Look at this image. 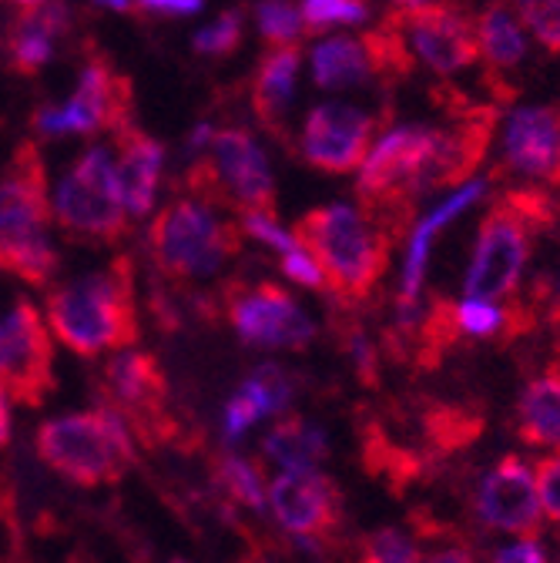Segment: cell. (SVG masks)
<instances>
[{
	"mask_svg": "<svg viewBox=\"0 0 560 563\" xmlns=\"http://www.w3.org/2000/svg\"><path fill=\"white\" fill-rule=\"evenodd\" d=\"M47 322L54 335L91 360L108 349L134 345L142 335L134 309V268L128 258H118L105 272L57 286L47 296Z\"/></svg>",
	"mask_w": 560,
	"mask_h": 563,
	"instance_id": "6da1fadb",
	"label": "cell"
},
{
	"mask_svg": "<svg viewBox=\"0 0 560 563\" xmlns=\"http://www.w3.org/2000/svg\"><path fill=\"white\" fill-rule=\"evenodd\" d=\"M296 242L322 272L326 289L342 302H363L389 268V239L366 211L349 205L312 208L296 225Z\"/></svg>",
	"mask_w": 560,
	"mask_h": 563,
	"instance_id": "7a4b0ae2",
	"label": "cell"
},
{
	"mask_svg": "<svg viewBox=\"0 0 560 563\" xmlns=\"http://www.w3.org/2000/svg\"><path fill=\"white\" fill-rule=\"evenodd\" d=\"M54 205L47 168L34 141H21L4 178H0V268L28 286H47L57 252L47 242Z\"/></svg>",
	"mask_w": 560,
	"mask_h": 563,
	"instance_id": "3957f363",
	"label": "cell"
},
{
	"mask_svg": "<svg viewBox=\"0 0 560 563\" xmlns=\"http://www.w3.org/2000/svg\"><path fill=\"white\" fill-rule=\"evenodd\" d=\"M37 456L78 486L118 483L134 463V443L114 409L72 412L41 422Z\"/></svg>",
	"mask_w": 560,
	"mask_h": 563,
	"instance_id": "277c9868",
	"label": "cell"
},
{
	"mask_svg": "<svg viewBox=\"0 0 560 563\" xmlns=\"http://www.w3.org/2000/svg\"><path fill=\"white\" fill-rule=\"evenodd\" d=\"M149 249L168 278L191 282L216 275L242 249V229L216 219L198 201H172L152 222Z\"/></svg>",
	"mask_w": 560,
	"mask_h": 563,
	"instance_id": "5b68a950",
	"label": "cell"
},
{
	"mask_svg": "<svg viewBox=\"0 0 560 563\" xmlns=\"http://www.w3.org/2000/svg\"><path fill=\"white\" fill-rule=\"evenodd\" d=\"M530 235H537L520 211L507 201V195L486 211L480 222V239L473 249V262L463 289L476 302H494L517 292L520 275L530 255Z\"/></svg>",
	"mask_w": 560,
	"mask_h": 563,
	"instance_id": "8992f818",
	"label": "cell"
},
{
	"mask_svg": "<svg viewBox=\"0 0 560 563\" xmlns=\"http://www.w3.org/2000/svg\"><path fill=\"white\" fill-rule=\"evenodd\" d=\"M0 389L21 406H41L54 393V342L28 299L0 319Z\"/></svg>",
	"mask_w": 560,
	"mask_h": 563,
	"instance_id": "52a82bcc",
	"label": "cell"
},
{
	"mask_svg": "<svg viewBox=\"0 0 560 563\" xmlns=\"http://www.w3.org/2000/svg\"><path fill=\"white\" fill-rule=\"evenodd\" d=\"M131 111V81L111 67L105 57H91L81 70L78 91L72 101L37 111V131L44 134H95V131H118L128 124Z\"/></svg>",
	"mask_w": 560,
	"mask_h": 563,
	"instance_id": "ba28073f",
	"label": "cell"
},
{
	"mask_svg": "<svg viewBox=\"0 0 560 563\" xmlns=\"http://www.w3.org/2000/svg\"><path fill=\"white\" fill-rule=\"evenodd\" d=\"M105 393L111 402L108 409L128 419L145 443H158L162 437H168V383L155 356H149V352H121L105 369Z\"/></svg>",
	"mask_w": 560,
	"mask_h": 563,
	"instance_id": "9c48e42d",
	"label": "cell"
},
{
	"mask_svg": "<svg viewBox=\"0 0 560 563\" xmlns=\"http://www.w3.org/2000/svg\"><path fill=\"white\" fill-rule=\"evenodd\" d=\"M229 322L245 345L303 349L316 335V325L299 309V302L272 282L229 296Z\"/></svg>",
	"mask_w": 560,
	"mask_h": 563,
	"instance_id": "30bf717a",
	"label": "cell"
},
{
	"mask_svg": "<svg viewBox=\"0 0 560 563\" xmlns=\"http://www.w3.org/2000/svg\"><path fill=\"white\" fill-rule=\"evenodd\" d=\"M376 118L353 104H319L303 128V155L312 168L345 175L366 162Z\"/></svg>",
	"mask_w": 560,
	"mask_h": 563,
	"instance_id": "8fae6325",
	"label": "cell"
},
{
	"mask_svg": "<svg viewBox=\"0 0 560 563\" xmlns=\"http://www.w3.org/2000/svg\"><path fill=\"white\" fill-rule=\"evenodd\" d=\"M212 152L226 205L242 208L245 216L275 219V181L255 137L242 128H226L212 137Z\"/></svg>",
	"mask_w": 560,
	"mask_h": 563,
	"instance_id": "7c38bea8",
	"label": "cell"
},
{
	"mask_svg": "<svg viewBox=\"0 0 560 563\" xmlns=\"http://www.w3.org/2000/svg\"><path fill=\"white\" fill-rule=\"evenodd\" d=\"M275 520L296 537H329L342 523V489L316 473H283L268 486Z\"/></svg>",
	"mask_w": 560,
	"mask_h": 563,
	"instance_id": "4fadbf2b",
	"label": "cell"
},
{
	"mask_svg": "<svg viewBox=\"0 0 560 563\" xmlns=\"http://www.w3.org/2000/svg\"><path fill=\"white\" fill-rule=\"evenodd\" d=\"M476 514L490 530H507L520 537L540 533V497L537 479L520 456H504L490 470L476 493Z\"/></svg>",
	"mask_w": 560,
	"mask_h": 563,
	"instance_id": "5bb4252c",
	"label": "cell"
},
{
	"mask_svg": "<svg viewBox=\"0 0 560 563\" xmlns=\"http://www.w3.org/2000/svg\"><path fill=\"white\" fill-rule=\"evenodd\" d=\"M504 158L517 175L560 185V114L553 108H517L504 128Z\"/></svg>",
	"mask_w": 560,
	"mask_h": 563,
	"instance_id": "9a60e30c",
	"label": "cell"
},
{
	"mask_svg": "<svg viewBox=\"0 0 560 563\" xmlns=\"http://www.w3.org/2000/svg\"><path fill=\"white\" fill-rule=\"evenodd\" d=\"M409 37L416 54L424 57L437 75H453L480 54L476 27L453 8H416L409 18Z\"/></svg>",
	"mask_w": 560,
	"mask_h": 563,
	"instance_id": "2e32d148",
	"label": "cell"
},
{
	"mask_svg": "<svg viewBox=\"0 0 560 563\" xmlns=\"http://www.w3.org/2000/svg\"><path fill=\"white\" fill-rule=\"evenodd\" d=\"M490 141V114L483 111H460V121L447 131H437V145L430 152L427 168L419 172L416 195L460 185L483 158Z\"/></svg>",
	"mask_w": 560,
	"mask_h": 563,
	"instance_id": "e0dca14e",
	"label": "cell"
},
{
	"mask_svg": "<svg viewBox=\"0 0 560 563\" xmlns=\"http://www.w3.org/2000/svg\"><path fill=\"white\" fill-rule=\"evenodd\" d=\"M54 216L64 232L95 239V242H118L128 232V211H124L121 198L98 191L75 175H67L57 185Z\"/></svg>",
	"mask_w": 560,
	"mask_h": 563,
	"instance_id": "ac0fdd59",
	"label": "cell"
},
{
	"mask_svg": "<svg viewBox=\"0 0 560 563\" xmlns=\"http://www.w3.org/2000/svg\"><path fill=\"white\" fill-rule=\"evenodd\" d=\"M483 191H486L483 181H470L466 188H460L457 195H450L443 205H437L430 216L416 225L413 242H409V255H406V268H403V286H399V325L406 332H413L416 322H419L416 299H419V289H424V275H427V262H430L433 239L460 216L463 208H470Z\"/></svg>",
	"mask_w": 560,
	"mask_h": 563,
	"instance_id": "d6986e66",
	"label": "cell"
},
{
	"mask_svg": "<svg viewBox=\"0 0 560 563\" xmlns=\"http://www.w3.org/2000/svg\"><path fill=\"white\" fill-rule=\"evenodd\" d=\"M162 145L142 128H118V188H121V205L128 216L142 219L155 208V188L162 175Z\"/></svg>",
	"mask_w": 560,
	"mask_h": 563,
	"instance_id": "ffe728a7",
	"label": "cell"
},
{
	"mask_svg": "<svg viewBox=\"0 0 560 563\" xmlns=\"http://www.w3.org/2000/svg\"><path fill=\"white\" fill-rule=\"evenodd\" d=\"M289 396H293V383H289V376L283 369H278V366H259L226 406V419H222L226 422V430H222L226 443L242 440V433L249 427H255L262 416H272V412L283 409L289 402Z\"/></svg>",
	"mask_w": 560,
	"mask_h": 563,
	"instance_id": "44dd1931",
	"label": "cell"
},
{
	"mask_svg": "<svg viewBox=\"0 0 560 563\" xmlns=\"http://www.w3.org/2000/svg\"><path fill=\"white\" fill-rule=\"evenodd\" d=\"M67 27V8L61 0H47L41 8L21 11V18L11 27V64L18 75H37L51 60V41Z\"/></svg>",
	"mask_w": 560,
	"mask_h": 563,
	"instance_id": "7402d4cb",
	"label": "cell"
},
{
	"mask_svg": "<svg viewBox=\"0 0 560 563\" xmlns=\"http://www.w3.org/2000/svg\"><path fill=\"white\" fill-rule=\"evenodd\" d=\"M517 433L527 446L560 450V369L527 383L517 402Z\"/></svg>",
	"mask_w": 560,
	"mask_h": 563,
	"instance_id": "603a6c76",
	"label": "cell"
},
{
	"mask_svg": "<svg viewBox=\"0 0 560 563\" xmlns=\"http://www.w3.org/2000/svg\"><path fill=\"white\" fill-rule=\"evenodd\" d=\"M296 75H299V47H275L262 64L252 85V101H255V114L268 124L278 128L283 124V114L293 101V88H296Z\"/></svg>",
	"mask_w": 560,
	"mask_h": 563,
	"instance_id": "cb8c5ba5",
	"label": "cell"
},
{
	"mask_svg": "<svg viewBox=\"0 0 560 563\" xmlns=\"http://www.w3.org/2000/svg\"><path fill=\"white\" fill-rule=\"evenodd\" d=\"M376 70L373 51L366 37H329L312 51V78L319 88H349V85H363Z\"/></svg>",
	"mask_w": 560,
	"mask_h": 563,
	"instance_id": "d4e9b609",
	"label": "cell"
},
{
	"mask_svg": "<svg viewBox=\"0 0 560 563\" xmlns=\"http://www.w3.org/2000/svg\"><path fill=\"white\" fill-rule=\"evenodd\" d=\"M265 456L278 466H286V473H306L312 470L329 443H326V433L319 427H312V422L306 419H283L278 427L265 437L262 443Z\"/></svg>",
	"mask_w": 560,
	"mask_h": 563,
	"instance_id": "484cf974",
	"label": "cell"
},
{
	"mask_svg": "<svg viewBox=\"0 0 560 563\" xmlns=\"http://www.w3.org/2000/svg\"><path fill=\"white\" fill-rule=\"evenodd\" d=\"M480 433H483V416L466 406L433 402L427 412V440L433 453H457L470 446Z\"/></svg>",
	"mask_w": 560,
	"mask_h": 563,
	"instance_id": "4316f807",
	"label": "cell"
},
{
	"mask_svg": "<svg viewBox=\"0 0 560 563\" xmlns=\"http://www.w3.org/2000/svg\"><path fill=\"white\" fill-rule=\"evenodd\" d=\"M476 37H480V51L486 54L490 64L497 67H514L524 60V51H527V41L517 27V21L510 18V11L504 8H494L486 11L476 24Z\"/></svg>",
	"mask_w": 560,
	"mask_h": 563,
	"instance_id": "83f0119b",
	"label": "cell"
},
{
	"mask_svg": "<svg viewBox=\"0 0 560 563\" xmlns=\"http://www.w3.org/2000/svg\"><path fill=\"white\" fill-rule=\"evenodd\" d=\"M219 483L229 489V497L249 510H265V483H262V470L249 460L239 456H226L219 463Z\"/></svg>",
	"mask_w": 560,
	"mask_h": 563,
	"instance_id": "f1b7e54d",
	"label": "cell"
},
{
	"mask_svg": "<svg viewBox=\"0 0 560 563\" xmlns=\"http://www.w3.org/2000/svg\"><path fill=\"white\" fill-rule=\"evenodd\" d=\"M370 18L366 0H303V21L309 31H326L336 21L363 24Z\"/></svg>",
	"mask_w": 560,
	"mask_h": 563,
	"instance_id": "f546056e",
	"label": "cell"
},
{
	"mask_svg": "<svg viewBox=\"0 0 560 563\" xmlns=\"http://www.w3.org/2000/svg\"><path fill=\"white\" fill-rule=\"evenodd\" d=\"M259 27L262 37L275 47H293L299 31H303V18L296 14V8L283 4V0H262L259 4Z\"/></svg>",
	"mask_w": 560,
	"mask_h": 563,
	"instance_id": "4dcf8cb0",
	"label": "cell"
},
{
	"mask_svg": "<svg viewBox=\"0 0 560 563\" xmlns=\"http://www.w3.org/2000/svg\"><path fill=\"white\" fill-rule=\"evenodd\" d=\"M356 563H419V553L406 533L386 527V530H373L363 540V553Z\"/></svg>",
	"mask_w": 560,
	"mask_h": 563,
	"instance_id": "1f68e13d",
	"label": "cell"
},
{
	"mask_svg": "<svg viewBox=\"0 0 560 563\" xmlns=\"http://www.w3.org/2000/svg\"><path fill=\"white\" fill-rule=\"evenodd\" d=\"M517 8L547 51H560V0H517Z\"/></svg>",
	"mask_w": 560,
	"mask_h": 563,
	"instance_id": "d6a6232c",
	"label": "cell"
},
{
	"mask_svg": "<svg viewBox=\"0 0 560 563\" xmlns=\"http://www.w3.org/2000/svg\"><path fill=\"white\" fill-rule=\"evenodd\" d=\"M242 41V14L226 11L208 31L195 34V51L201 54H232Z\"/></svg>",
	"mask_w": 560,
	"mask_h": 563,
	"instance_id": "836d02e7",
	"label": "cell"
},
{
	"mask_svg": "<svg viewBox=\"0 0 560 563\" xmlns=\"http://www.w3.org/2000/svg\"><path fill=\"white\" fill-rule=\"evenodd\" d=\"M457 325L463 335H473V339H483V335H494L504 329V312L494 306V302H476V299H466L457 306Z\"/></svg>",
	"mask_w": 560,
	"mask_h": 563,
	"instance_id": "e575fe53",
	"label": "cell"
},
{
	"mask_svg": "<svg viewBox=\"0 0 560 563\" xmlns=\"http://www.w3.org/2000/svg\"><path fill=\"white\" fill-rule=\"evenodd\" d=\"M537 497H540V510L560 523V453H550L537 463Z\"/></svg>",
	"mask_w": 560,
	"mask_h": 563,
	"instance_id": "d590c367",
	"label": "cell"
},
{
	"mask_svg": "<svg viewBox=\"0 0 560 563\" xmlns=\"http://www.w3.org/2000/svg\"><path fill=\"white\" fill-rule=\"evenodd\" d=\"M283 272L296 282V286H303V289L319 292V289L326 286L319 265H316V262H312V255H309V252H303V249H296V252H286V255H283Z\"/></svg>",
	"mask_w": 560,
	"mask_h": 563,
	"instance_id": "8d00e7d4",
	"label": "cell"
},
{
	"mask_svg": "<svg viewBox=\"0 0 560 563\" xmlns=\"http://www.w3.org/2000/svg\"><path fill=\"white\" fill-rule=\"evenodd\" d=\"M252 239H259V242H265V245H272V249H278V252H296L299 249V242H296V235H289V232H283L278 229V222L275 219H262V216H245V225H242Z\"/></svg>",
	"mask_w": 560,
	"mask_h": 563,
	"instance_id": "74e56055",
	"label": "cell"
},
{
	"mask_svg": "<svg viewBox=\"0 0 560 563\" xmlns=\"http://www.w3.org/2000/svg\"><path fill=\"white\" fill-rule=\"evenodd\" d=\"M494 563H547V556H543V550L534 540H524V543L497 550Z\"/></svg>",
	"mask_w": 560,
	"mask_h": 563,
	"instance_id": "f35d334b",
	"label": "cell"
},
{
	"mask_svg": "<svg viewBox=\"0 0 560 563\" xmlns=\"http://www.w3.org/2000/svg\"><path fill=\"white\" fill-rule=\"evenodd\" d=\"M142 11H162V14H195L201 0H134Z\"/></svg>",
	"mask_w": 560,
	"mask_h": 563,
	"instance_id": "ab89813d",
	"label": "cell"
},
{
	"mask_svg": "<svg viewBox=\"0 0 560 563\" xmlns=\"http://www.w3.org/2000/svg\"><path fill=\"white\" fill-rule=\"evenodd\" d=\"M419 563H473V553L463 550V547H443V550L430 553L427 560H419Z\"/></svg>",
	"mask_w": 560,
	"mask_h": 563,
	"instance_id": "60d3db41",
	"label": "cell"
},
{
	"mask_svg": "<svg viewBox=\"0 0 560 563\" xmlns=\"http://www.w3.org/2000/svg\"><path fill=\"white\" fill-rule=\"evenodd\" d=\"M11 443V406H8V393L0 389V446Z\"/></svg>",
	"mask_w": 560,
	"mask_h": 563,
	"instance_id": "b9f144b4",
	"label": "cell"
},
{
	"mask_svg": "<svg viewBox=\"0 0 560 563\" xmlns=\"http://www.w3.org/2000/svg\"><path fill=\"white\" fill-rule=\"evenodd\" d=\"M216 134H212V128L208 124H198L195 128V134H191V148H201V145H208V141H212Z\"/></svg>",
	"mask_w": 560,
	"mask_h": 563,
	"instance_id": "7bdbcfd3",
	"label": "cell"
},
{
	"mask_svg": "<svg viewBox=\"0 0 560 563\" xmlns=\"http://www.w3.org/2000/svg\"><path fill=\"white\" fill-rule=\"evenodd\" d=\"M98 4H108L114 11H131V0H98Z\"/></svg>",
	"mask_w": 560,
	"mask_h": 563,
	"instance_id": "ee69618b",
	"label": "cell"
},
{
	"mask_svg": "<svg viewBox=\"0 0 560 563\" xmlns=\"http://www.w3.org/2000/svg\"><path fill=\"white\" fill-rule=\"evenodd\" d=\"M547 319H550V322H553V325L560 329V296H557V302L550 306V316H547Z\"/></svg>",
	"mask_w": 560,
	"mask_h": 563,
	"instance_id": "f6af8a7d",
	"label": "cell"
},
{
	"mask_svg": "<svg viewBox=\"0 0 560 563\" xmlns=\"http://www.w3.org/2000/svg\"><path fill=\"white\" fill-rule=\"evenodd\" d=\"M11 4H18V8H41V4H47V0H11Z\"/></svg>",
	"mask_w": 560,
	"mask_h": 563,
	"instance_id": "bcb514c9",
	"label": "cell"
},
{
	"mask_svg": "<svg viewBox=\"0 0 560 563\" xmlns=\"http://www.w3.org/2000/svg\"><path fill=\"white\" fill-rule=\"evenodd\" d=\"M416 4H419V8H430V4H437V0H416Z\"/></svg>",
	"mask_w": 560,
	"mask_h": 563,
	"instance_id": "7dc6e473",
	"label": "cell"
},
{
	"mask_svg": "<svg viewBox=\"0 0 560 563\" xmlns=\"http://www.w3.org/2000/svg\"><path fill=\"white\" fill-rule=\"evenodd\" d=\"M399 4H416V0H399Z\"/></svg>",
	"mask_w": 560,
	"mask_h": 563,
	"instance_id": "c3c4849f",
	"label": "cell"
},
{
	"mask_svg": "<svg viewBox=\"0 0 560 563\" xmlns=\"http://www.w3.org/2000/svg\"><path fill=\"white\" fill-rule=\"evenodd\" d=\"M172 563H185V560H172Z\"/></svg>",
	"mask_w": 560,
	"mask_h": 563,
	"instance_id": "681fc988",
	"label": "cell"
},
{
	"mask_svg": "<svg viewBox=\"0 0 560 563\" xmlns=\"http://www.w3.org/2000/svg\"><path fill=\"white\" fill-rule=\"evenodd\" d=\"M245 563H259V560H245Z\"/></svg>",
	"mask_w": 560,
	"mask_h": 563,
	"instance_id": "f907efd6",
	"label": "cell"
}]
</instances>
